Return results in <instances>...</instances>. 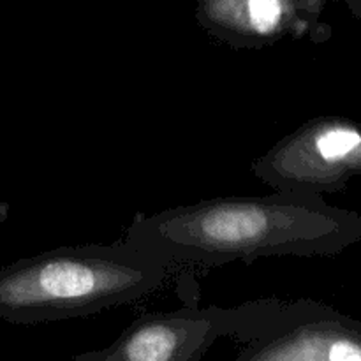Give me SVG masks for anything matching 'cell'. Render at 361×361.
<instances>
[{
	"mask_svg": "<svg viewBox=\"0 0 361 361\" xmlns=\"http://www.w3.org/2000/svg\"><path fill=\"white\" fill-rule=\"evenodd\" d=\"M168 264L127 242L56 247L0 271V317L30 324L90 316L152 295Z\"/></svg>",
	"mask_w": 361,
	"mask_h": 361,
	"instance_id": "obj_2",
	"label": "cell"
},
{
	"mask_svg": "<svg viewBox=\"0 0 361 361\" xmlns=\"http://www.w3.org/2000/svg\"><path fill=\"white\" fill-rule=\"evenodd\" d=\"M342 221L314 194L277 190L259 197H215L140 215L126 242L168 263L221 267L257 257L307 256L341 240Z\"/></svg>",
	"mask_w": 361,
	"mask_h": 361,
	"instance_id": "obj_1",
	"label": "cell"
},
{
	"mask_svg": "<svg viewBox=\"0 0 361 361\" xmlns=\"http://www.w3.org/2000/svg\"><path fill=\"white\" fill-rule=\"evenodd\" d=\"M235 361H361V342L316 303L267 298Z\"/></svg>",
	"mask_w": 361,
	"mask_h": 361,
	"instance_id": "obj_4",
	"label": "cell"
},
{
	"mask_svg": "<svg viewBox=\"0 0 361 361\" xmlns=\"http://www.w3.org/2000/svg\"><path fill=\"white\" fill-rule=\"evenodd\" d=\"M317 7V0H197L196 20L233 48L261 49L305 35Z\"/></svg>",
	"mask_w": 361,
	"mask_h": 361,
	"instance_id": "obj_5",
	"label": "cell"
},
{
	"mask_svg": "<svg viewBox=\"0 0 361 361\" xmlns=\"http://www.w3.org/2000/svg\"><path fill=\"white\" fill-rule=\"evenodd\" d=\"M264 300L238 307H183L136 317L120 337L99 351L74 355L76 361H200L222 337L242 344L263 310Z\"/></svg>",
	"mask_w": 361,
	"mask_h": 361,
	"instance_id": "obj_3",
	"label": "cell"
}]
</instances>
